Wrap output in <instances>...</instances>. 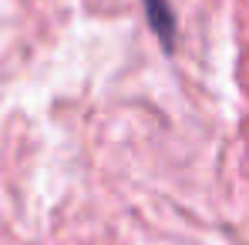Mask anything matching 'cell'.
Returning <instances> with one entry per match:
<instances>
[{"label": "cell", "mask_w": 249, "mask_h": 245, "mask_svg": "<svg viewBox=\"0 0 249 245\" xmlns=\"http://www.w3.org/2000/svg\"><path fill=\"white\" fill-rule=\"evenodd\" d=\"M145 17L152 24V31L159 34V41L165 50H175V14L168 0H145Z\"/></svg>", "instance_id": "6da1fadb"}]
</instances>
